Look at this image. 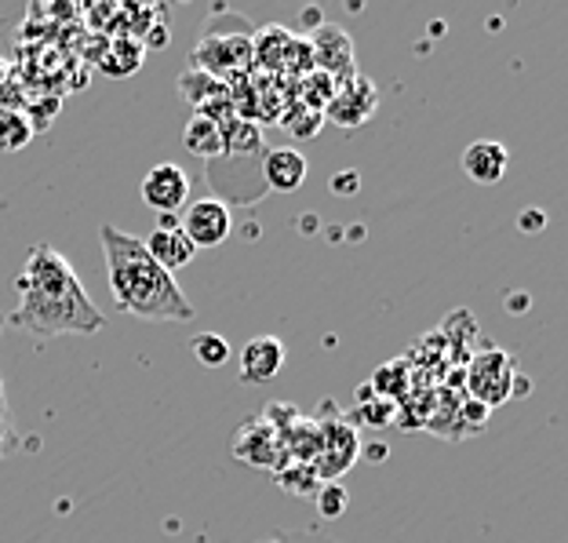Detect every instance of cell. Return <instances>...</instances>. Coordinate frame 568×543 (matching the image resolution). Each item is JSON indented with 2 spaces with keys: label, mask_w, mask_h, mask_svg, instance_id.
<instances>
[{
  "label": "cell",
  "mask_w": 568,
  "mask_h": 543,
  "mask_svg": "<svg viewBox=\"0 0 568 543\" xmlns=\"http://www.w3.org/2000/svg\"><path fill=\"white\" fill-rule=\"evenodd\" d=\"M4 325H8V321H4V318H0V332H4Z\"/></svg>",
  "instance_id": "f546056e"
},
{
  "label": "cell",
  "mask_w": 568,
  "mask_h": 543,
  "mask_svg": "<svg viewBox=\"0 0 568 543\" xmlns=\"http://www.w3.org/2000/svg\"><path fill=\"white\" fill-rule=\"evenodd\" d=\"M310 56H314V70L335 77L339 84L351 81L357 73L354 41L339 30V26H317L314 41H310Z\"/></svg>",
  "instance_id": "7c38bea8"
},
{
  "label": "cell",
  "mask_w": 568,
  "mask_h": 543,
  "mask_svg": "<svg viewBox=\"0 0 568 543\" xmlns=\"http://www.w3.org/2000/svg\"><path fill=\"white\" fill-rule=\"evenodd\" d=\"M394 402H386V398H383V402H368V405H361L357 409V416L361 420H368L372 426H386V423H390L394 420Z\"/></svg>",
  "instance_id": "cb8c5ba5"
},
{
  "label": "cell",
  "mask_w": 568,
  "mask_h": 543,
  "mask_svg": "<svg viewBox=\"0 0 568 543\" xmlns=\"http://www.w3.org/2000/svg\"><path fill=\"white\" fill-rule=\"evenodd\" d=\"M142 249H146L150 260L161 270H168L172 278H175V270L190 267L193 255H197V249H193L190 238L183 234V227H179V215H161V223L150 230V238L142 241Z\"/></svg>",
  "instance_id": "8fae6325"
},
{
  "label": "cell",
  "mask_w": 568,
  "mask_h": 543,
  "mask_svg": "<svg viewBox=\"0 0 568 543\" xmlns=\"http://www.w3.org/2000/svg\"><path fill=\"white\" fill-rule=\"evenodd\" d=\"M310 175V164L300 150L292 147H277V150H266L263 158V179H266V190H277V193H295Z\"/></svg>",
  "instance_id": "9a60e30c"
},
{
  "label": "cell",
  "mask_w": 568,
  "mask_h": 543,
  "mask_svg": "<svg viewBox=\"0 0 568 543\" xmlns=\"http://www.w3.org/2000/svg\"><path fill=\"white\" fill-rule=\"evenodd\" d=\"M33 124L30 113L22 110H0V153H19L30 147Z\"/></svg>",
  "instance_id": "e0dca14e"
},
{
  "label": "cell",
  "mask_w": 568,
  "mask_h": 543,
  "mask_svg": "<svg viewBox=\"0 0 568 543\" xmlns=\"http://www.w3.org/2000/svg\"><path fill=\"white\" fill-rule=\"evenodd\" d=\"M317 431H321V449H317V460H314L317 482L321 485L339 482V477L351 471L361 456V438H357L354 426L339 416H325L317 423Z\"/></svg>",
  "instance_id": "8992f818"
},
{
  "label": "cell",
  "mask_w": 568,
  "mask_h": 543,
  "mask_svg": "<svg viewBox=\"0 0 568 543\" xmlns=\"http://www.w3.org/2000/svg\"><path fill=\"white\" fill-rule=\"evenodd\" d=\"M190 351L197 354L201 365H209V369H219V365H226V361H230V343L219 332H197V335H193V343H190Z\"/></svg>",
  "instance_id": "d6986e66"
},
{
  "label": "cell",
  "mask_w": 568,
  "mask_h": 543,
  "mask_svg": "<svg viewBox=\"0 0 568 543\" xmlns=\"http://www.w3.org/2000/svg\"><path fill=\"white\" fill-rule=\"evenodd\" d=\"M142 201H146L150 212L158 215H179L186 209L190 201V175L183 172L179 164L164 161V164H153L146 175H142Z\"/></svg>",
  "instance_id": "52a82bcc"
},
{
  "label": "cell",
  "mask_w": 568,
  "mask_h": 543,
  "mask_svg": "<svg viewBox=\"0 0 568 543\" xmlns=\"http://www.w3.org/2000/svg\"><path fill=\"white\" fill-rule=\"evenodd\" d=\"M99 241L118 310L142 321H193V306L179 289V281L150 260L142 241L113 223L99 227Z\"/></svg>",
  "instance_id": "7a4b0ae2"
},
{
  "label": "cell",
  "mask_w": 568,
  "mask_h": 543,
  "mask_svg": "<svg viewBox=\"0 0 568 543\" xmlns=\"http://www.w3.org/2000/svg\"><path fill=\"white\" fill-rule=\"evenodd\" d=\"M277 482L288 489V493H295V496L317 493V489H321L314 467H306V463H284V467L277 471Z\"/></svg>",
  "instance_id": "ffe728a7"
},
{
  "label": "cell",
  "mask_w": 568,
  "mask_h": 543,
  "mask_svg": "<svg viewBox=\"0 0 568 543\" xmlns=\"http://www.w3.org/2000/svg\"><path fill=\"white\" fill-rule=\"evenodd\" d=\"M263 158H266V139L263 128L255 121H226L223 124V158L204 164L209 187L215 190L219 204H255L266 198V179H263Z\"/></svg>",
  "instance_id": "3957f363"
},
{
  "label": "cell",
  "mask_w": 568,
  "mask_h": 543,
  "mask_svg": "<svg viewBox=\"0 0 568 543\" xmlns=\"http://www.w3.org/2000/svg\"><path fill=\"white\" fill-rule=\"evenodd\" d=\"M544 223H547V215H544V212H532V215H525V219H521V227H525V230H536V227H544Z\"/></svg>",
  "instance_id": "83f0119b"
},
{
  "label": "cell",
  "mask_w": 568,
  "mask_h": 543,
  "mask_svg": "<svg viewBox=\"0 0 568 543\" xmlns=\"http://www.w3.org/2000/svg\"><path fill=\"white\" fill-rule=\"evenodd\" d=\"M260 543H284V540H260Z\"/></svg>",
  "instance_id": "f1b7e54d"
},
{
  "label": "cell",
  "mask_w": 568,
  "mask_h": 543,
  "mask_svg": "<svg viewBox=\"0 0 568 543\" xmlns=\"http://www.w3.org/2000/svg\"><path fill=\"white\" fill-rule=\"evenodd\" d=\"M284 365V343L277 335H255L244 343L241 361H237V376L241 383H270Z\"/></svg>",
  "instance_id": "4fadbf2b"
},
{
  "label": "cell",
  "mask_w": 568,
  "mask_h": 543,
  "mask_svg": "<svg viewBox=\"0 0 568 543\" xmlns=\"http://www.w3.org/2000/svg\"><path fill=\"white\" fill-rule=\"evenodd\" d=\"M179 227H183L193 249H219L230 238V230H234V215L215 198H201L186 204L183 215H179Z\"/></svg>",
  "instance_id": "9c48e42d"
},
{
  "label": "cell",
  "mask_w": 568,
  "mask_h": 543,
  "mask_svg": "<svg viewBox=\"0 0 568 543\" xmlns=\"http://www.w3.org/2000/svg\"><path fill=\"white\" fill-rule=\"evenodd\" d=\"M514 380H518V361L510 351H499V346H488V351L474 354L467 365V391L470 402L496 409L514 398Z\"/></svg>",
  "instance_id": "5b68a950"
},
{
  "label": "cell",
  "mask_w": 568,
  "mask_h": 543,
  "mask_svg": "<svg viewBox=\"0 0 568 543\" xmlns=\"http://www.w3.org/2000/svg\"><path fill=\"white\" fill-rule=\"evenodd\" d=\"M376 107H379V88L368 77L354 73L351 81L335 88L332 102L325 107V121H332L335 128H361L372 121Z\"/></svg>",
  "instance_id": "ba28073f"
},
{
  "label": "cell",
  "mask_w": 568,
  "mask_h": 543,
  "mask_svg": "<svg viewBox=\"0 0 568 543\" xmlns=\"http://www.w3.org/2000/svg\"><path fill=\"white\" fill-rule=\"evenodd\" d=\"M488 412H493V409H485V405H477V402H467V405L459 409V416H463V431H477V426H485Z\"/></svg>",
  "instance_id": "d4e9b609"
},
{
  "label": "cell",
  "mask_w": 568,
  "mask_h": 543,
  "mask_svg": "<svg viewBox=\"0 0 568 543\" xmlns=\"http://www.w3.org/2000/svg\"><path fill=\"white\" fill-rule=\"evenodd\" d=\"M16 292L19 306L4 321L30 332L37 343L55 340V335H95L106 325L70 260L51 244L30 249L16 278Z\"/></svg>",
  "instance_id": "6da1fadb"
},
{
  "label": "cell",
  "mask_w": 568,
  "mask_h": 543,
  "mask_svg": "<svg viewBox=\"0 0 568 543\" xmlns=\"http://www.w3.org/2000/svg\"><path fill=\"white\" fill-rule=\"evenodd\" d=\"M281 124L288 128V132H292L295 139H310V135H317V132H321V124H325V113L306 110V107H300V102H295L292 110H284Z\"/></svg>",
  "instance_id": "44dd1931"
},
{
  "label": "cell",
  "mask_w": 568,
  "mask_h": 543,
  "mask_svg": "<svg viewBox=\"0 0 568 543\" xmlns=\"http://www.w3.org/2000/svg\"><path fill=\"white\" fill-rule=\"evenodd\" d=\"M284 543H335V540L321 536V533H300V536H292V540H284Z\"/></svg>",
  "instance_id": "4316f807"
},
{
  "label": "cell",
  "mask_w": 568,
  "mask_h": 543,
  "mask_svg": "<svg viewBox=\"0 0 568 543\" xmlns=\"http://www.w3.org/2000/svg\"><path fill=\"white\" fill-rule=\"evenodd\" d=\"M255 62V51H252V26H237V30L230 33H215V30H204L197 48H193V67L219 77V81H226V77H244Z\"/></svg>",
  "instance_id": "277c9868"
},
{
  "label": "cell",
  "mask_w": 568,
  "mask_h": 543,
  "mask_svg": "<svg viewBox=\"0 0 568 543\" xmlns=\"http://www.w3.org/2000/svg\"><path fill=\"white\" fill-rule=\"evenodd\" d=\"M19 445V434L16 426H11V416H8V398H4V380H0V460H8L11 452Z\"/></svg>",
  "instance_id": "603a6c76"
},
{
  "label": "cell",
  "mask_w": 568,
  "mask_h": 543,
  "mask_svg": "<svg viewBox=\"0 0 568 543\" xmlns=\"http://www.w3.org/2000/svg\"><path fill=\"white\" fill-rule=\"evenodd\" d=\"M300 84H303V92H300V99H295V102H300V107H306V110H317V113H325V107H328L332 95H335V88H339V81H335V77L321 73V70L303 73Z\"/></svg>",
  "instance_id": "ac0fdd59"
},
{
  "label": "cell",
  "mask_w": 568,
  "mask_h": 543,
  "mask_svg": "<svg viewBox=\"0 0 568 543\" xmlns=\"http://www.w3.org/2000/svg\"><path fill=\"white\" fill-rule=\"evenodd\" d=\"M234 456L248 467H260V471H281L284 467V449H281V434L270 426L263 416H255L248 423L237 426L234 434Z\"/></svg>",
  "instance_id": "30bf717a"
},
{
  "label": "cell",
  "mask_w": 568,
  "mask_h": 543,
  "mask_svg": "<svg viewBox=\"0 0 568 543\" xmlns=\"http://www.w3.org/2000/svg\"><path fill=\"white\" fill-rule=\"evenodd\" d=\"M314 503H317V514L321 519H339V514L346 511V503H351V493H346V489L339 485V482H325L314 493Z\"/></svg>",
  "instance_id": "7402d4cb"
},
{
  "label": "cell",
  "mask_w": 568,
  "mask_h": 543,
  "mask_svg": "<svg viewBox=\"0 0 568 543\" xmlns=\"http://www.w3.org/2000/svg\"><path fill=\"white\" fill-rule=\"evenodd\" d=\"M357 187H361L357 172H339V175L332 179V190L335 193H357Z\"/></svg>",
  "instance_id": "484cf974"
},
{
  "label": "cell",
  "mask_w": 568,
  "mask_h": 543,
  "mask_svg": "<svg viewBox=\"0 0 568 543\" xmlns=\"http://www.w3.org/2000/svg\"><path fill=\"white\" fill-rule=\"evenodd\" d=\"M183 150L197 153V158L209 164L215 158H223V124H215L201 113H193L183 128Z\"/></svg>",
  "instance_id": "2e32d148"
},
{
  "label": "cell",
  "mask_w": 568,
  "mask_h": 543,
  "mask_svg": "<svg viewBox=\"0 0 568 543\" xmlns=\"http://www.w3.org/2000/svg\"><path fill=\"white\" fill-rule=\"evenodd\" d=\"M510 168V150L496 139H477L463 150V172L477 187H496Z\"/></svg>",
  "instance_id": "5bb4252c"
}]
</instances>
